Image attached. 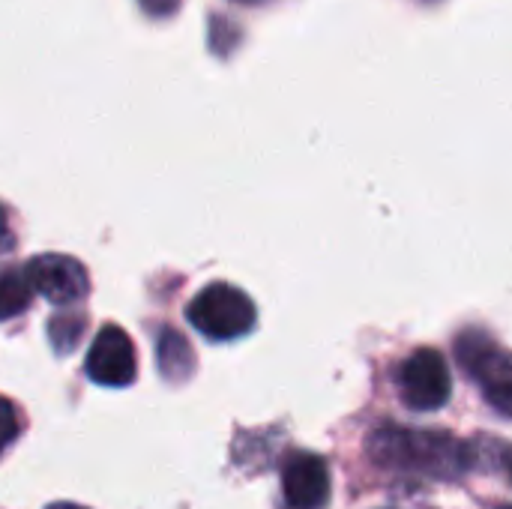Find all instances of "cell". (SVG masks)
<instances>
[{
  "mask_svg": "<svg viewBox=\"0 0 512 509\" xmlns=\"http://www.w3.org/2000/svg\"><path fill=\"white\" fill-rule=\"evenodd\" d=\"M369 456L384 468L456 477L468 468V447L447 432H414L384 426L369 438Z\"/></svg>",
  "mask_w": 512,
  "mask_h": 509,
  "instance_id": "1",
  "label": "cell"
},
{
  "mask_svg": "<svg viewBox=\"0 0 512 509\" xmlns=\"http://www.w3.org/2000/svg\"><path fill=\"white\" fill-rule=\"evenodd\" d=\"M186 318L207 339L225 342V339H237L255 327V303L240 288L213 282L189 303Z\"/></svg>",
  "mask_w": 512,
  "mask_h": 509,
  "instance_id": "2",
  "label": "cell"
},
{
  "mask_svg": "<svg viewBox=\"0 0 512 509\" xmlns=\"http://www.w3.org/2000/svg\"><path fill=\"white\" fill-rule=\"evenodd\" d=\"M456 357L462 369L483 387L486 399L498 414L510 417L512 411V360L510 354L483 330H465L456 342Z\"/></svg>",
  "mask_w": 512,
  "mask_h": 509,
  "instance_id": "3",
  "label": "cell"
},
{
  "mask_svg": "<svg viewBox=\"0 0 512 509\" xmlns=\"http://www.w3.org/2000/svg\"><path fill=\"white\" fill-rule=\"evenodd\" d=\"M450 369L444 363V357L432 348H423L417 354H411L399 372V390L405 405H411L414 411H438L447 405L450 399Z\"/></svg>",
  "mask_w": 512,
  "mask_h": 509,
  "instance_id": "4",
  "label": "cell"
},
{
  "mask_svg": "<svg viewBox=\"0 0 512 509\" xmlns=\"http://www.w3.org/2000/svg\"><path fill=\"white\" fill-rule=\"evenodd\" d=\"M27 282H30V291L42 294L48 303L54 306H66V303H75L87 294L90 288V279H87V270L84 264H78L75 258L69 255H36L27 261V270H24Z\"/></svg>",
  "mask_w": 512,
  "mask_h": 509,
  "instance_id": "5",
  "label": "cell"
},
{
  "mask_svg": "<svg viewBox=\"0 0 512 509\" xmlns=\"http://www.w3.org/2000/svg\"><path fill=\"white\" fill-rule=\"evenodd\" d=\"M87 375L102 387H129L135 381V348L120 327L99 330L87 351Z\"/></svg>",
  "mask_w": 512,
  "mask_h": 509,
  "instance_id": "6",
  "label": "cell"
},
{
  "mask_svg": "<svg viewBox=\"0 0 512 509\" xmlns=\"http://www.w3.org/2000/svg\"><path fill=\"white\" fill-rule=\"evenodd\" d=\"M282 495L291 509H324L330 501V468L315 453H297L285 462Z\"/></svg>",
  "mask_w": 512,
  "mask_h": 509,
  "instance_id": "7",
  "label": "cell"
},
{
  "mask_svg": "<svg viewBox=\"0 0 512 509\" xmlns=\"http://www.w3.org/2000/svg\"><path fill=\"white\" fill-rule=\"evenodd\" d=\"M156 354H159V372H162L165 381L183 384V381L192 378V372H195V354H192L189 342L177 330L162 327L159 342H156Z\"/></svg>",
  "mask_w": 512,
  "mask_h": 509,
  "instance_id": "8",
  "label": "cell"
},
{
  "mask_svg": "<svg viewBox=\"0 0 512 509\" xmlns=\"http://www.w3.org/2000/svg\"><path fill=\"white\" fill-rule=\"evenodd\" d=\"M30 297L33 291L21 270H12V267L0 270V321L21 315L30 306Z\"/></svg>",
  "mask_w": 512,
  "mask_h": 509,
  "instance_id": "9",
  "label": "cell"
},
{
  "mask_svg": "<svg viewBox=\"0 0 512 509\" xmlns=\"http://www.w3.org/2000/svg\"><path fill=\"white\" fill-rule=\"evenodd\" d=\"M84 327H87V321L78 318V315H54V318L48 321V336H51L54 351H57V354H69V351L78 345Z\"/></svg>",
  "mask_w": 512,
  "mask_h": 509,
  "instance_id": "10",
  "label": "cell"
},
{
  "mask_svg": "<svg viewBox=\"0 0 512 509\" xmlns=\"http://www.w3.org/2000/svg\"><path fill=\"white\" fill-rule=\"evenodd\" d=\"M18 432H21L18 408H15L9 399L0 396V456H3V450L18 438Z\"/></svg>",
  "mask_w": 512,
  "mask_h": 509,
  "instance_id": "11",
  "label": "cell"
},
{
  "mask_svg": "<svg viewBox=\"0 0 512 509\" xmlns=\"http://www.w3.org/2000/svg\"><path fill=\"white\" fill-rule=\"evenodd\" d=\"M12 249H15V234H12L9 216H6V210H3V204H0V255H6V252H12Z\"/></svg>",
  "mask_w": 512,
  "mask_h": 509,
  "instance_id": "12",
  "label": "cell"
},
{
  "mask_svg": "<svg viewBox=\"0 0 512 509\" xmlns=\"http://www.w3.org/2000/svg\"><path fill=\"white\" fill-rule=\"evenodd\" d=\"M141 3H144V9H147V12H153V15H168V12H171L162 0H141ZM168 3H174V6H177V0H168Z\"/></svg>",
  "mask_w": 512,
  "mask_h": 509,
  "instance_id": "13",
  "label": "cell"
},
{
  "mask_svg": "<svg viewBox=\"0 0 512 509\" xmlns=\"http://www.w3.org/2000/svg\"><path fill=\"white\" fill-rule=\"evenodd\" d=\"M48 509H87V507H78V504H51Z\"/></svg>",
  "mask_w": 512,
  "mask_h": 509,
  "instance_id": "14",
  "label": "cell"
}]
</instances>
